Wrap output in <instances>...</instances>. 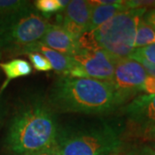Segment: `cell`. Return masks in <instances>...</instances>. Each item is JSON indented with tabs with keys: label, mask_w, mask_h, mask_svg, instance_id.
<instances>
[{
	"label": "cell",
	"mask_w": 155,
	"mask_h": 155,
	"mask_svg": "<svg viewBox=\"0 0 155 155\" xmlns=\"http://www.w3.org/2000/svg\"><path fill=\"white\" fill-rule=\"evenodd\" d=\"M56 113L47 97L28 94L19 101L10 119L5 147L16 155H27L56 146L59 133Z\"/></svg>",
	"instance_id": "cell-1"
},
{
	"label": "cell",
	"mask_w": 155,
	"mask_h": 155,
	"mask_svg": "<svg viewBox=\"0 0 155 155\" xmlns=\"http://www.w3.org/2000/svg\"><path fill=\"white\" fill-rule=\"evenodd\" d=\"M55 113L109 114L119 108L110 82L60 76L46 97Z\"/></svg>",
	"instance_id": "cell-2"
},
{
	"label": "cell",
	"mask_w": 155,
	"mask_h": 155,
	"mask_svg": "<svg viewBox=\"0 0 155 155\" xmlns=\"http://www.w3.org/2000/svg\"><path fill=\"white\" fill-rule=\"evenodd\" d=\"M61 155H114L124 147L121 132L107 123L87 127H60L56 140Z\"/></svg>",
	"instance_id": "cell-3"
},
{
	"label": "cell",
	"mask_w": 155,
	"mask_h": 155,
	"mask_svg": "<svg viewBox=\"0 0 155 155\" xmlns=\"http://www.w3.org/2000/svg\"><path fill=\"white\" fill-rule=\"evenodd\" d=\"M50 23L31 4L0 18V50L11 55L23 54L28 47L38 42Z\"/></svg>",
	"instance_id": "cell-4"
},
{
	"label": "cell",
	"mask_w": 155,
	"mask_h": 155,
	"mask_svg": "<svg viewBox=\"0 0 155 155\" xmlns=\"http://www.w3.org/2000/svg\"><path fill=\"white\" fill-rule=\"evenodd\" d=\"M147 9H131L119 12L105 23L87 32L94 45L109 54L121 60L128 58L134 44L140 20Z\"/></svg>",
	"instance_id": "cell-5"
},
{
	"label": "cell",
	"mask_w": 155,
	"mask_h": 155,
	"mask_svg": "<svg viewBox=\"0 0 155 155\" xmlns=\"http://www.w3.org/2000/svg\"><path fill=\"white\" fill-rule=\"evenodd\" d=\"M126 118L124 129L121 131L122 141L138 140L152 142L155 134V95H139L124 106Z\"/></svg>",
	"instance_id": "cell-6"
},
{
	"label": "cell",
	"mask_w": 155,
	"mask_h": 155,
	"mask_svg": "<svg viewBox=\"0 0 155 155\" xmlns=\"http://www.w3.org/2000/svg\"><path fill=\"white\" fill-rule=\"evenodd\" d=\"M72 67L67 76L87 78L110 82L118 60L100 48H83L78 47L70 56Z\"/></svg>",
	"instance_id": "cell-7"
},
{
	"label": "cell",
	"mask_w": 155,
	"mask_h": 155,
	"mask_svg": "<svg viewBox=\"0 0 155 155\" xmlns=\"http://www.w3.org/2000/svg\"><path fill=\"white\" fill-rule=\"evenodd\" d=\"M147 76V72L137 61L129 58L117 61L110 83L115 91L118 107L126 104L141 92V85Z\"/></svg>",
	"instance_id": "cell-8"
},
{
	"label": "cell",
	"mask_w": 155,
	"mask_h": 155,
	"mask_svg": "<svg viewBox=\"0 0 155 155\" xmlns=\"http://www.w3.org/2000/svg\"><path fill=\"white\" fill-rule=\"evenodd\" d=\"M92 7L90 1H69L63 11V17L60 25L75 40H78L88 31Z\"/></svg>",
	"instance_id": "cell-9"
},
{
	"label": "cell",
	"mask_w": 155,
	"mask_h": 155,
	"mask_svg": "<svg viewBox=\"0 0 155 155\" xmlns=\"http://www.w3.org/2000/svg\"><path fill=\"white\" fill-rule=\"evenodd\" d=\"M40 42L67 56L72 55L78 48L77 40L60 24H50Z\"/></svg>",
	"instance_id": "cell-10"
},
{
	"label": "cell",
	"mask_w": 155,
	"mask_h": 155,
	"mask_svg": "<svg viewBox=\"0 0 155 155\" xmlns=\"http://www.w3.org/2000/svg\"><path fill=\"white\" fill-rule=\"evenodd\" d=\"M31 52H36L42 54L51 64L52 69L61 76H67L72 69V62L70 56L65 55L55 50L49 48L40 41L28 47L24 50L23 54H27Z\"/></svg>",
	"instance_id": "cell-11"
},
{
	"label": "cell",
	"mask_w": 155,
	"mask_h": 155,
	"mask_svg": "<svg viewBox=\"0 0 155 155\" xmlns=\"http://www.w3.org/2000/svg\"><path fill=\"white\" fill-rule=\"evenodd\" d=\"M0 68L5 75V80L0 87V95L12 80L28 76L32 72V66L23 59H13L7 62H2L0 63Z\"/></svg>",
	"instance_id": "cell-12"
},
{
	"label": "cell",
	"mask_w": 155,
	"mask_h": 155,
	"mask_svg": "<svg viewBox=\"0 0 155 155\" xmlns=\"http://www.w3.org/2000/svg\"><path fill=\"white\" fill-rule=\"evenodd\" d=\"M92 6L93 7L91 16V21H90V25L87 32L93 31L94 29L100 27L107 21H109L112 17H115L119 12L127 11L126 7L123 5V1L121 4H116V5H92Z\"/></svg>",
	"instance_id": "cell-13"
},
{
	"label": "cell",
	"mask_w": 155,
	"mask_h": 155,
	"mask_svg": "<svg viewBox=\"0 0 155 155\" xmlns=\"http://www.w3.org/2000/svg\"><path fill=\"white\" fill-rule=\"evenodd\" d=\"M68 4V0H36L33 6L42 17L48 19L54 13L63 12Z\"/></svg>",
	"instance_id": "cell-14"
},
{
	"label": "cell",
	"mask_w": 155,
	"mask_h": 155,
	"mask_svg": "<svg viewBox=\"0 0 155 155\" xmlns=\"http://www.w3.org/2000/svg\"><path fill=\"white\" fill-rule=\"evenodd\" d=\"M155 43V31L141 18L136 30L134 48H140Z\"/></svg>",
	"instance_id": "cell-15"
},
{
	"label": "cell",
	"mask_w": 155,
	"mask_h": 155,
	"mask_svg": "<svg viewBox=\"0 0 155 155\" xmlns=\"http://www.w3.org/2000/svg\"><path fill=\"white\" fill-rule=\"evenodd\" d=\"M30 5L24 0H0V18L22 10Z\"/></svg>",
	"instance_id": "cell-16"
},
{
	"label": "cell",
	"mask_w": 155,
	"mask_h": 155,
	"mask_svg": "<svg viewBox=\"0 0 155 155\" xmlns=\"http://www.w3.org/2000/svg\"><path fill=\"white\" fill-rule=\"evenodd\" d=\"M129 59H132L134 61H136L138 59H141L155 64V43L148 45L144 48H135L134 49L132 54L128 57Z\"/></svg>",
	"instance_id": "cell-17"
},
{
	"label": "cell",
	"mask_w": 155,
	"mask_h": 155,
	"mask_svg": "<svg viewBox=\"0 0 155 155\" xmlns=\"http://www.w3.org/2000/svg\"><path fill=\"white\" fill-rule=\"evenodd\" d=\"M32 67L38 72H49L52 69L51 64L44 56L36 52H31L27 54Z\"/></svg>",
	"instance_id": "cell-18"
},
{
	"label": "cell",
	"mask_w": 155,
	"mask_h": 155,
	"mask_svg": "<svg viewBox=\"0 0 155 155\" xmlns=\"http://www.w3.org/2000/svg\"><path fill=\"white\" fill-rule=\"evenodd\" d=\"M122 155H155V148L148 144L132 145L130 147H123Z\"/></svg>",
	"instance_id": "cell-19"
},
{
	"label": "cell",
	"mask_w": 155,
	"mask_h": 155,
	"mask_svg": "<svg viewBox=\"0 0 155 155\" xmlns=\"http://www.w3.org/2000/svg\"><path fill=\"white\" fill-rule=\"evenodd\" d=\"M123 5L127 10L131 9H147L155 8V0H127L123 1Z\"/></svg>",
	"instance_id": "cell-20"
},
{
	"label": "cell",
	"mask_w": 155,
	"mask_h": 155,
	"mask_svg": "<svg viewBox=\"0 0 155 155\" xmlns=\"http://www.w3.org/2000/svg\"><path fill=\"white\" fill-rule=\"evenodd\" d=\"M141 92L146 95H155V78L147 75L141 85Z\"/></svg>",
	"instance_id": "cell-21"
},
{
	"label": "cell",
	"mask_w": 155,
	"mask_h": 155,
	"mask_svg": "<svg viewBox=\"0 0 155 155\" xmlns=\"http://www.w3.org/2000/svg\"><path fill=\"white\" fill-rule=\"evenodd\" d=\"M142 19L155 31V8L147 11L142 17Z\"/></svg>",
	"instance_id": "cell-22"
},
{
	"label": "cell",
	"mask_w": 155,
	"mask_h": 155,
	"mask_svg": "<svg viewBox=\"0 0 155 155\" xmlns=\"http://www.w3.org/2000/svg\"><path fill=\"white\" fill-rule=\"evenodd\" d=\"M27 155H61L60 151L57 147V145L54 146V147H50L48 148H45V149L40 150L37 152H35L32 153H29Z\"/></svg>",
	"instance_id": "cell-23"
},
{
	"label": "cell",
	"mask_w": 155,
	"mask_h": 155,
	"mask_svg": "<svg viewBox=\"0 0 155 155\" xmlns=\"http://www.w3.org/2000/svg\"><path fill=\"white\" fill-rule=\"evenodd\" d=\"M135 61L139 62L143 67L145 71L147 73V75H150V76H153V77L155 78V64L150 63L148 61L141 60V59H138Z\"/></svg>",
	"instance_id": "cell-24"
},
{
	"label": "cell",
	"mask_w": 155,
	"mask_h": 155,
	"mask_svg": "<svg viewBox=\"0 0 155 155\" xmlns=\"http://www.w3.org/2000/svg\"><path fill=\"white\" fill-rule=\"evenodd\" d=\"M6 111H7V107H6L5 102V100L3 99L2 96L0 95V128L2 127L3 123L5 122Z\"/></svg>",
	"instance_id": "cell-25"
},
{
	"label": "cell",
	"mask_w": 155,
	"mask_h": 155,
	"mask_svg": "<svg viewBox=\"0 0 155 155\" xmlns=\"http://www.w3.org/2000/svg\"><path fill=\"white\" fill-rule=\"evenodd\" d=\"M148 145L152 146L153 147H154V148H155V141H153V142H149V143H148Z\"/></svg>",
	"instance_id": "cell-26"
},
{
	"label": "cell",
	"mask_w": 155,
	"mask_h": 155,
	"mask_svg": "<svg viewBox=\"0 0 155 155\" xmlns=\"http://www.w3.org/2000/svg\"><path fill=\"white\" fill-rule=\"evenodd\" d=\"M1 58H2V52H1V50H0V60H1Z\"/></svg>",
	"instance_id": "cell-27"
},
{
	"label": "cell",
	"mask_w": 155,
	"mask_h": 155,
	"mask_svg": "<svg viewBox=\"0 0 155 155\" xmlns=\"http://www.w3.org/2000/svg\"><path fill=\"white\" fill-rule=\"evenodd\" d=\"M114 155H122V153H117V154H114Z\"/></svg>",
	"instance_id": "cell-28"
},
{
	"label": "cell",
	"mask_w": 155,
	"mask_h": 155,
	"mask_svg": "<svg viewBox=\"0 0 155 155\" xmlns=\"http://www.w3.org/2000/svg\"><path fill=\"white\" fill-rule=\"evenodd\" d=\"M153 141H155V135H154V140H153Z\"/></svg>",
	"instance_id": "cell-29"
}]
</instances>
